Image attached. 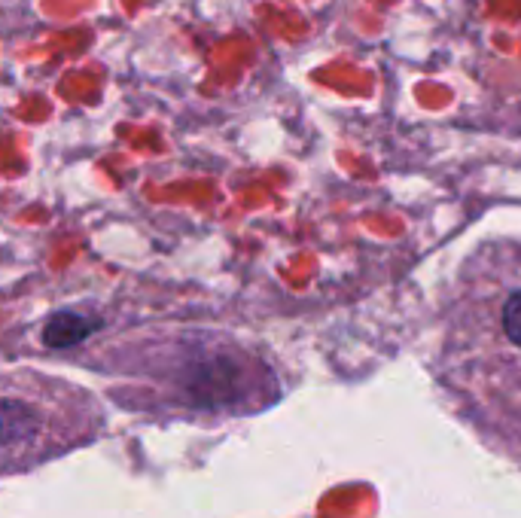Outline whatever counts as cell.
I'll list each match as a JSON object with an SVG mask.
<instances>
[{
	"label": "cell",
	"instance_id": "1",
	"mask_svg": "<svg viewBox=\"0 0 521 518\" xmlns=\"http://www.w3.org/2000/svg\"><path fill=\"white\" fill-rule=\"evenodd\" d=\"M135 357L168 391L195 409L247 406L269 391V369L235 342L208 330L147 333Z\"/></svg>",
	"mask_w": 521,
	"mask_h": 518
},
{
	"label": "cell",
	"instance_id": "2",
	"mask_svg": "<svg viewBox=\"0 0 521 518\" xmlns=\"http://www.w3.org/2000/svg\"><path fill=\"white\" fill-rule=\"evenodd\" d=\"M49 433V409L28 391H0V458L25 455Z\"/></svg>",
	"mask_w": 521,
	"mask_h": 518
},
{
	"label": "cell",
	"instance_id": "3",
	"mask_svg": "<svg viewBox=\"0 0 521 518\" xmlns=\"http://www.w3.org/2000/svg\"><path fill=\"white\" fill-rule=\"evenodd\" d=\"M92 330H95V320H89L77 311H58L46 320L43 342L49 348H71V345H80L83 339H89Z\"/></svg>",
	"mask_w": 521,
	"mask_h": 518
},
{
	"label": "cell",
	"instance_id": "4",
	"mask_svg": "<svg viewBox=\"0 0 521 518\" xmlns=\"http://www.w3.org/2000/svg\"><path fill=\"white\" fill-rule=\"evenodd\" d=\"M500 320H503V333H506V339H509L512 345L521 348V290H515V293L503 302V314H500Z\"/></svg>",
	"mask_w": 521,
	"mask_h": 518
}]
</instances>
